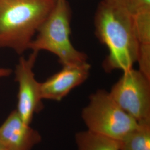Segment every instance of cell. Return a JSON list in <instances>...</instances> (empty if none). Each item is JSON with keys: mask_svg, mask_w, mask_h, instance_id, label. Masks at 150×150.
I'll list each match as a JSON object with an SVG mask.
<instances>
[{"mask_svg": "<svg viewBox=\"0 0 150 150\" xmlns=\"http://www.w3.org/2000/svg\"><path fill=\"white\" fill-rule=\"evenodd\" d=\"M95 33L108 50L103 61L106 72L122 71L133 67L137 62L139 44L133 17L122 0H102L95 16Z\"/></svg>", "mask_w": 150, "mask_h": 150, "instance_id": "1", "label": "cell"}, {"mask_svg": "<svg viewBox=\"0 0 150 150\" xmlns=\"http://www.w3.org/2000/svg\"><path fill=\"white\" fill-rule=\"evenodd\" d=\"M57 0H0V47L21 54Z\"/></svg>", "mask_w": 150, "mask_h": 150, "instance_id": "2", "label": "cell"}, {"mask_svg": "<svg viewBox=\"0 0 150 150\" xmlns=\"http://www.w3.org/2000/svg\"><path fill=\"white\" fill-rule=\"evenodd\" d=\"M71 10L67 0H57L54 8L38 29L28 49L47 51L55 54L59 63L77 65L87 62V56L77 50L70 40Z\"/></svg>", "mask_w": 150, "mask_h": 150, "instance_id": "3", "label": "cell"}, {"mask_svg": "<svg viewBox=\"0 0 150 150\" xmlns=\"http://www.w3.org/2000/svg\"><path fill=\"white\" fill-rule=\"evenodd\" d=\"M87 129L120 141L134 129L137 122L118 106L109 92L98 90L89 97L81 112Z\"/></svg>", "mask_w": 150, "mask_h": 150, "instance_id": "4", "label": "cell"}, {"mask_svg": "<svg viewBox=\"0 0 150 150\" xmlns=\"http://www.w3.org/2000/svg\"><path fill=\"white\" fill-rule=\"evenodd\" d=\"M109 93L137 123L150 122V79L133 67L123 71Z\"/></svg>", "mask_w": 150, "mask_h": 150, "instance_id": "5", "label": "cell"}, {"mask_svg": "<svg viewBox=\"0 0 150 150\" xmlns=\"http://www.w3.org/2000/svg\"><path fill=\"white\" fill-rule=\"evenodd\" d=\"M38 53L33 51L27 59L21 57L15 71L16 81L18 84L16 110L22 120L28 125L32 122L34 115L43 108L41 83L36 80L33 71Z\"/></svg>", "mask_w": 150, "mask_h": 150, "instance_id": "6", "label": "cell"}, {"mask_svg": "<svg viewBox=\"0 0 150 150\" xmlns=\"http://www.w3.org/2000/svg\"><path fill=\"white\" fill-rule=\"evenodd\" d=\"M91 65L88 62L77 65L63 66L57 73L40 83L42 99L61 101L75 87L87 79Z\"/></svg>", "mask_w": 150, "mask_h": 150, "instance_id": "7", "label": "cell"}, {"mask_svg": "<svg viewBox=\"0 0 150 150\" xmlns=\"http://www.w3.org/2000/svg\"><path fill=\"white\" fill-rule=\"evenodd\" d=\"M30 125L13 110L0 126V144L7 150H32L42 137Z\"/></svg>", "mask_w": 150, "mask_h": 150, "instance_id": "8", "label": "cell"}, {"mask_svg": "<svg viewBox=\"0 0 150 150\" xmlns=\"http://www.w3.org/2000/svg\"><path fill=\"white\" fill-rule=\"evenodd\" d=\"M75 139L77 150H120L118 140L88 129L77 132Z\"/></svg>", "mask_w": 150, "mask_h": 150, "instance_id": "9", "label": "cell"}, {"mask_svg": "<svg viewBox=\"0 0 150 150\" xmlns=\"http://www.w3.org/2000/svg\"><path fill=\"white\" fill-rule=\"evenodd\" d=\"M119 145L120 150H150V122L138 123Z\"/></svg>", "mask_w": 150, "mask_h": 150, "instance_id": "10", "label": "cell"}, {"mask_svg": "<svg viewBox=\"0 0 150 150\" xmlns=\"http://www.w3.org/2000/svg\"><path fill=\"white\" fill-rule=\"evenodd\" d=\"M134 30L139 45H150V12L133 17Z\"/></svg>", "mask_w": 150, "mask_h": 150, "instance_id": "11", "label": "cell"}, {"mask_svg": "<svg viewBox=\"0 0 150 150\" xmlns=\"http://www.w3.org/2000/svg\"><path fill=\"white\" fill-rule=\"evenodd\" d=\"M136 62L139 71L150 79V45H139Z\"/></svg>", "mask_w": 150, "mask_h": 150, "instance_id": "12", "label": "cell"}, {"mask_svg": "<svg viewBox=\"0 0 150 150\" xmlns=\"http://www.w3.org/2000/svg\"><path fill=\"white\" fill-rule=\"evenodd\" d=\"M122 1L132 17L150 12V0H122Z\"/></svg>", "mask_w": 150, "mask_h": 150, "instance_id": "13", "label": "cell"}, {"mask_svg": "<svg viewBox=\"0 0 150 150\" xmlns=\"http://www.w3.org/2000/svg\"><path fill=\"white\" fill-rule=\"evenodd\" d=\"M11 70L8 69L0 68V78L8 76L11 74Z\"/></svg>", "mask_w": 150, "mask_h": 150, "instance_id": "14", "label": "cell"}, {"mask_svg": "<svg viewBox=\"0 0 150 150\" xmlns=\"http://www.w3.org/2000/svg\"><path fill=\"white\" fill-rule=\"evenodd\" d=\"M0 150H7L5 147H4L2 145L0 144Z\"/></svg>", "mask_w": 150, "mask_h": 150, "instance_id": "15", "label": "cell"}]
</instances>
